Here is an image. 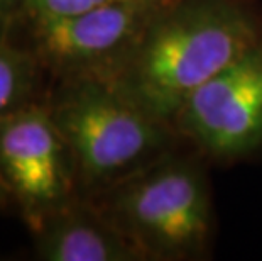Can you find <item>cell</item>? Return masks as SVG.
Here are the masks:
<instances>
[{
    "label": "cell",
    "mask_w": 262,
    "mask_h": 261,
    "mask_svg": "<svg viewBox=\"0 0 262 261\" xmlns=\"http://www.w3.org/2000/svg\"><path fill=\"white\" fill-rule=\"evenodd\" d=\"M154 7L150 0H114L71 15L24 12L14 26L22 29L24 39H14L29 49L54 80H112L132 53Z\"/></svg>",
    "instance_id": "4"
},
{
    "label": "cell",
    "mask_w": 262,
    "mask_h": 261,
    "mask_svg": "<svg viewBox=\"0 0 262 261\" xmlns=\"http://www.w3.org/2000/svg\"><path fill=\"white\" fill-rule=\"evenodd\" d=\"M26 9V0H0V37L7 36Z\"/></svg>",
    "instance_id": "10"
},
{
    "label": "cell",
    "mask_w": 262,
    "mask_h": 261,
    "mask_svg": "<svg viewBox=\"0 0 262 261\" xmlns=\"http://www.w3.org/2000/svg\"><path fill=\"white\" fill-rule=\"evenodd\" d=\"M260 41L262 12L250 0H171L154 7L112 80L172 127L183 104L200 87Z\"/></svg>",
    "instance_id": "1"
},
{
    "label": "cell",
    "mask_w": 262,
    "mask_h": 261,
    "mask_svg": "<svg viewBox=\"0 0 262 261\" xmlns=\"http://www.w3.org/2000/svg\"><path fill=\"white\" fill-rule=\"evenodd\" d=\"M205 159L230 165L262 151V41L198 88L172 122Z\"/></svg>",
    "instance_id": "5"
},
{
    "label": "cell",
    "mask_w": 262,
    "mask_h": 261,
    "mask_svg": "<svg viewBox=\"0 0 262 261\" xmlns=\"http://www.w3.org/2000/svg\"><path fill=\"white\" fill-rule=\"evenodd\" d=\"M46 102L68 144L81 198L100 195L183 143L110 78L54 80Z\"/></svg>",
    "instance_id": "2"
},
{
    "label": "cell",
    "mask_w": 262,
    "mask_h": 261,
    "mask_svg": "<svg viewBox=\"0 0 262 261\" xmlns=\"http://www.w3.org/2000/svg\"><path fill=\"white\" fill-rule=\"evenodd\" d=\"M205 158L174 151L100 195L88 198L146 261H198L210 256L215 209Z\"/></svg>",
    "instance_id": "3"
},
{
    "label": "cell",
    "mask_w": 262,
    "mask_h": 261,
    "mask_svg": "<svg viewBox=\"0 0 262 261\" xmlns=\"http://www.w3.org/2000/svg\"><path fill=\"white\" fill-rule=\"evenodd\" d=\"M108 2L114 0H26L24 12L41 15H71Z\"/></svg>",
    "instance_id": "9"
},
{
    "label": "cell",
    "mask_w": 262,
    "mask_h": 261,
    "mask_svg": "<svg viewBox=\"0 0 262 261\" xmlns=\"http://www.w3.org/2000/svg\"><path fill=\"white\" fill-rule=\"evenodd\" d=\"M0 187L31 231L78 197L73 159L46 97L0 117Z\"/></svg>",
    "instance_id": "6"
},
{
    "label": "cell",
    "mask_w": 262,
    "mask_h": 261,
    "mask_svg": "<svg viewBox=\"0 0 262 261\" xmlns=\"http://www.w3.org/2000/svg\"><path fill=\"white\" fill-rule=\"evenodd\" d=\"M32 236L36 256L44 261H146L97 205L81 197L48 215Z\"/></svg>",
    "instance_id": "7"
},
{
    "label": "cell",
    "mask_w": 262,
    "mask_h": 261,
    "mask_svg": "<svg viewBox=\"0 0 262 261\" xmlns=\"http://www.w3.org/2000/svg\"><path fill=\"white\" fill-rule=\"evenodd\" d=\"M154 5H161V4H166V2H171V0H150Z\"/></svg>",
    "instance_id": "11"
},
{
    "label": "cell",
    "mask_w": 262,
    "mask_h": 261,
    "mask_svg": "<svg viewBox=\"0 0 262 261\" xmlns=\"http://www.w3.org/2000/svg\"><path fill=\"white\" fill-rule=\"evenodd\" d=\"M44 68L14 37H0V117L44 98Z\"/></svg>",
    "instance_id": "8"
}]
</instances>
